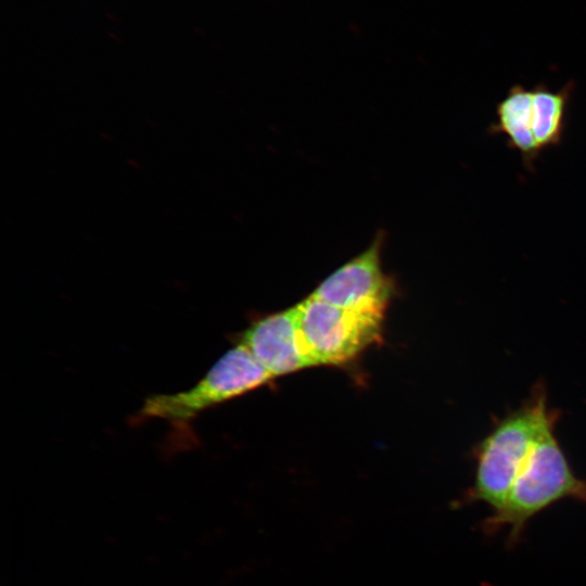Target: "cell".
<instances>
[{"label":"cell","mask_w":586,"mask_h":586,"mask_svg":"<svg viewBox=\"0 0 586 586\" xmlns=\"http://www.w3.org/2000/svg\"><path fill=\"white\" fill-rule=\"evenodd\" d=\"M532 89L522 85L512 86L496 106V119L491 124V135H504L507 144L519 152L524 167L533 170L539 151L533 135Z\"/></svg>","instance_id":"cell-7"},{"label":"cell","mask_w":586,"mask_h":586,"mask_svg":"<svg viewBox=\"0 0 586 586\" xmlns=\"http://www.w3.org/2000/svg\"><path fill=\"white\" fill-rule=\"evenodd\" d=\"M240 343L272 378L314 367L301 337L295 306L259 319L244 331Z\"/></svg>","instance_id":"cell-6"},{"label":"cell","mask_w":586,"mask_h":586,"mask_svg":"<svg viewBox=\"0 0 586 586\" xmlns=\"http://www.w3.org/2000/svg\"><path fill=\"white\" fill-rule=\"evenodd\" d=\"M384 233L378 232L360 254L329 275L310 294L326 303L382 314L393 294V282L382 267Z\"/></svg>","instance_id":"cell-5"},{"label":"cell","mask_w":586,"mask_h":586,"mask_svg":"<svg viewBox=\"0 0 586 586\" xmlns=\"http://www.w3.org/2000/svg\"><path fill=\"white\" fill-rule=\"evenodd\" d=\"M295 309L301 337L314 366L346 362L381 335L382 314L339 307L310 295Z\"/></svg>","instance_id":"cell-4"},{"label":"cell","mask_w":586,"mask_h":586,"mask_svg":"<svg viewBox=\"0 0 586 586\" xmlns=\"http://www.w3.org/2000/svg\"><path fill=\"white\" fill-rule=\"evenodd\" d=\"M572 92V82L559 90H551L544 84L532 89L533 135L539 153L563 141Z\"/></svg>","instance_id":"cell-8"},{"label":"cell","mask_w":586,"mask_h":586,"mask_svg":"<svg viewBox=\"0 0 586 586\" xmlns=\"http://www.w3.org/2000/svg\"><path fill=\"white\" fill-rule=\"evenodd\" d=\"M105 15H106L109 18L113 20L114 22H117V18H116L114 15L110 14L109 12H106Z\"/></svg>","instance_id":"cell-9"},{"label":"cell","mask_w":586,"mask_h":586,"mask_svg":"<svg viewBox=\"0 0 586 586\" xmlns=\"http://www.w3.org/2000/svg\"><path fill=\"white\" fill-rule=\"evenodd\" d=\"M560 412L550 408L543 382L517 409L494 422L473 449L475 472L463 500L484 502L493 510L506 499L518 473L544 430L558 422Z\"/></svg>","instance_id":"cell-1"},{"label":"cell","mask_w":586,"mask_h":586,"mask_svg":"<svg viewBox=\"0 0 586 586\" xmlns=\"http://www.w3.org/2000/svg\"><path fill=\"white\" fill-rule=\"evenodd\" d=\"M548 425L534 444L504 502L483 520L487 535L509 530L508 545L519 543L527 523L563 499L586 502V480L573 471L556 435Z\"/></svg>","instance_id":"cell-2"},{"label":"cell","mask_w":586,"mask_h":586,"mask_svg":"<svg viewBox=\"0 0 586 586\" xmlns=\"http://www.w3.org/2000/svg\"><path fill=\"white\" fill-rule=\"evenodd\" d=\"M272 379L242 344L226 352L191 387L148 396L131 422L157 419L170 424L173 444L179 448L198 443L191 423L207 409L241 396Z\"/></svg>","instance_id":"cell-3"}]
</instances>
